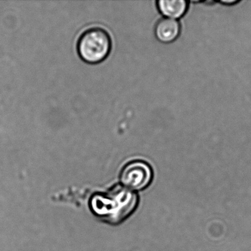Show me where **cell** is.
<instances>
[{
    "label": "cell",
    "instance_id": "cell-5",
    "mask_svg": "<svg viewBox=\"0 0 251 251\" xmlns=\"http://www.w3.org/2000/svg\"><path fill=\"white\" fill-rule=\"evenodd\" d=\"M157 5L163 15L172 20L180 18L187 9V2L184 0H160Z\"/></svg>",
    "mask_w": 251,
    "mask_h": 251
},
{
    "label": "cell",
    "instance_id": "cell-2",
    "mask_svg": "<svg viewBox=\"0 0 251 251\" xmlns=\"http://www.w3.org/2000/svg\"><path fill=\"white\" fill-rule=\"evenodd\" d=\"M111 36L101 27H92L82 33L77 43L80 58L88 64H96L103 61L111 50Z\"/></svg>",
    "mask_w": 251,
    "mask_h": 251
},
{
    "label": "cell",
    "instance_id": "cell-4",
    "mask_svg": "<svg viewBox=\"0 0 251 251\" xmlns=\"http://www.w3.org/2000/svg\"><path fill=\"white\" fill-rule=\"evenodd\" d=\"M180 27L178 22L169 18L161 19L155 26V36L159 42L171 43L180 34Z\"/></svg>",
    "mask_w": 251,
    "mask_h": 251
},
{
    "label": "cell",
    "instance_id": "cell-1",
    "mask_svg": "<svg viewBox=\"0 0 251 251\" xmlns=\"http://www.w3.org/2000/svg\"><path fill=\"white\" fill-rule=\"evenodd\" d=\"M139 204L136 192L123 186L112 188L105 194H96L89 202L92 212L111 224H118L130 217Z\"/></svg>",
    "mask_w": 251,
    "mask_h": 251
},
{
    "label": "cell",
    "instance_id": "cell-6",
    "mask_svg": "<svg viewBox=\"0 0 251 251\" xmlns=\"http://www.w3.org/2000/svg\"><path fill=\"white\" fill-rule=\"evenodd\" d=\"M223 3L224 4H234L236 3V1H223Z\"/></svg>",
    "mask_w": 251,
    "mask_h": 251
},
{
    "label": "cell",
    "instance_id": "cell-3",
    "mask_svg": "<svg viewBox=\"0 0 251 251\" xmlns=\"http://www.w3.org/2000/svg\"><path fill=\"white\" fill-rule=\"evenodd\" d=\"M153 180V170L146 161L135 160L127 163L120 173L122 186L129 190H145Z\"/></svg>",
    "mask_w": 251,
    "mask_h": 251
}]
</instances>
